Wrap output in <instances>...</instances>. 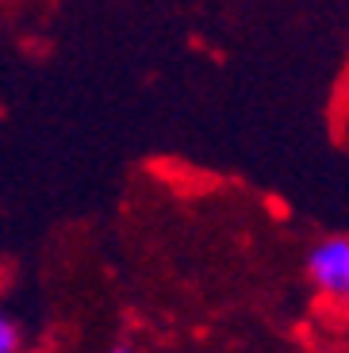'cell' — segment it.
Listing matches in <instances>:
<instances>
[{"label":"cell","mask_w":349,"mask_h":353,"mask_svg":"<svg viewBox=\"0 0 349 353\" xmlns=\"http://www.w3.org/2000/svg\"><path fill=\"white\" fill-rule=\"evenodd\" d=\"M303 276L326 303H349V234H326L303 257Z\"/></svg>","instance_id":"6da1fadb"},{"label":"cell","mask_w":349,"mask_h":353,"mask_svg":"<svg viewBox=\"0 0 349 353\" xmlns=\"http://www.w3.org/2000/svg\"><path fill=\"white\" fill-rule=\"evenodd\" d=\"M104 353H142V350H139L134 342H127V338H119V342H112Z\"/></svg>","instance_id":"3957f363"},{"label":"cell","mask_w":349,"mask_h":353,"mask_svg":"<svg viewBox=\"0 0 349 353\" xmlns=\"http://www.w3.org/2000/svg\"><path fill=\"white\" fill-rule=\"evenodd\" d=\"M0 353H27V334L23 323L0 303Z\"/></svg>","instance_id":"7a4b0ae2"}]
</instances>
